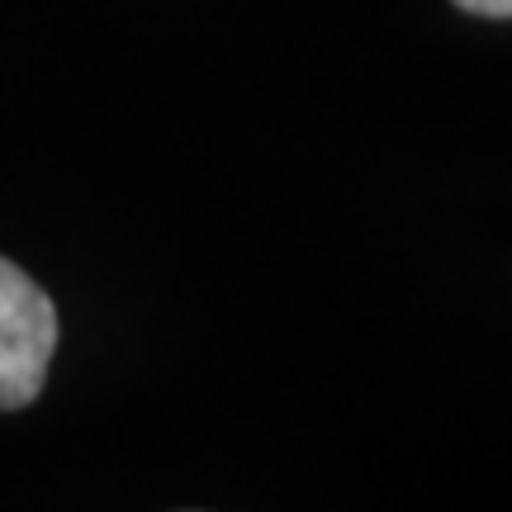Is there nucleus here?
I'll return each instance as SVG.
<instances>
[{"label":"nucleus","instance_id":"f257e3e1","mask_svg":"<svg viewBox=\"0 0 512 512\" xmlns=\"http://www.w3.org/2000/svg\"><path fill=\"white\" fill-rule=\"evenodd\" d=\"M57 351V309L19 271L0 256V413H15L43 394L48 366Z\"/></svg>","mask_w":512,"mask_h":512},{"label":"nucleus","instance_id":"f03ea898","mask_svg":"<svg viewBox=\"0 0 512 512\" xmlns=\"http://www.w3.org/2000/svg\"><path fill=\"white\" fill-rule=\"evenodd\" d=\"M451 5L475 19H512V0H451Z\"/></svg>","mask_w":512,"mask_h":512}]
</instances>
